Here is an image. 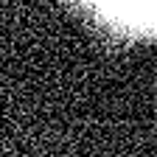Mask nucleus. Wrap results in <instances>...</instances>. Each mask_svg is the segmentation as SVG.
<instances>
[{
  "label": "nucleus",
  "instance_id": "f257e3e1",
  "mask_svg": "<svg viewBox=\"0 0 157 157\" xmlns=\"http://www.w3.org/2000/svg\"><path fill=\"white\" fill-rule=\"evenodd\" d=\"M90 3L124 28L157 31V0H90Z\"/></svg>",
  "mask_w": 157,
  "mask_h": 157
}]
</instances>
